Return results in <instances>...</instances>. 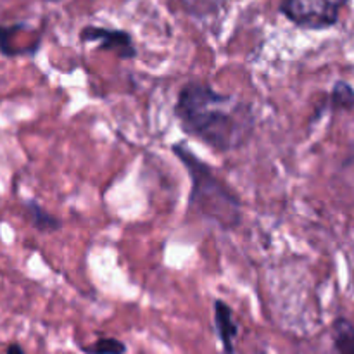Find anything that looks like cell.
Instances as JSON below:
<instances>
[{"label": "cell", "mask_w": 354, "mask_h": 354, "mask_svg": "<svg viewBox=\"0 0 354 354\" xmlns=\"http://www.w3.org/2000/svg\"><path fill=\"white\" fill-rule=\"evenodd\" d=\"M171 149L173 154L185 166L192 182L190 206L223 230H235L242 223V203L237 194L211 169V166L187 149L183 142L173 144Z\"/></svg>", "instance_id": "obj_2"}, {"label": "cell", "mask_w": 354, "mask_h": 354, "mask_svg": "<svg viewBox=\"0 0 354 354\" xmlns=\"http://www.w3.org/2000/svg\"><path fill=\"white\" fill-rule=\"evenodd\" d=\"M214 325L225 354H235V339L239 335V325L234 318V311L225 301H214Z\"/></svg>", "instance_id": "obj_5"}, {"label": "cell", "mask_w": 354, "mask_h": 354, "mask_svg": "<svg viewBox=\"0 0 354 354\" xmlns=\"http://www.w3.org/2000/svg\"><path fill=\"white\" fill-rule=\"evenodd\" d=\"M175 116L187 135L216 152H230L248 144L256 127L248 102L216 92L204 82H189L180 90Z\"/></svg>", "instance_id": "obj_1"}, {"label": "cell", "mask_w": 354, "mask_h": 354, "mask_svg": "<svg viewBox=\"0 0 354 354\" xmlns=\"http://www.w3.org/2000/svg\"><path fill=\"white\" fill-rule=\"evenodd\" d=\"M6 354H26V353H24V349L21 348V346L17 344V342H12V344L7 346Z\"/></svg>", "instance_id": "obj_10"}, {"label": "cell", "mask_w": 354, "mask_h": 354, "mask_svg": "<svg viewBox=\"0 0 354 354\" xmlns=\"http://www.w3.org/2000/svg\"><path fill=\"white\" fill-rule=\"evenodd\" d=\"M82 41H99V50H107L116 54L120 59L137 57V47L133 38L124 30H109L100 26H85L80 31Z\"/></svg>", "instance_id": "obj_4"}, {"label": "cell", "mask_w": 354, "mask_h": 354, "mask_svg": "<svg viewBox=\"0 0 354 354\" xmlns=\"http://www.w3.org/2000/svg\"><path fill=\"white\" fill-rule=\"evenodd\" d=\"M332 102H334V106L339 107H351L354 104V92L351 86L342 82L337 83L334 93H332Z\"/></svg>", "instance_id": "obj_9"}, {"label": "cell", "mask_w": 354, "mask_h": 354, "mask_svg": "<svg viewBox=\"0 0 354 354\" xmlns=\"http://www.w3.org/2000/svg\"><path fill=\"white\" fill-rule=\"evenodd\" d=\"M348 0H283V16L306 30H325L339 21L341 9Z\"/></svg>", "instance_id": "obj_3"}, {"label": "cell", "mask_w": 354, "mask_h": 354, "mask_svg": "<svg viewBox=\"0 0 354 354\" xmlns=\"http://www.w3.org/2000/svg\"><path fill=\"white\" fill-rule=\"evenodd\" d=\"M24 209H26L28 218H30L31 225L37 228L41 234H48V232H57L62 227L61 221L54 216V214L47 213L44 207L35 201H26L24 203Z\"/></svg>", "instance_id": "obj_6"}, {"label": "cell", "mask_w": 354, "mask_h": 354, "mask_svg": "<svg viewBox=\"0 0 354 354\" xmlns=\"http://www.w3.org/2000/svg\"><path fill=\"white\" fill-rule=\"evenodd\" d=\"M48 2H59V0H48Z\"/></svg>", "instance_id": "obj_11"}, {"label": "cell", "mask_w": 354, "mask_h": 354, "mask_svg": "<svg viewBox=\"0 0 354 354\" xmlns=\"http://www.w3.org/2000/svg\"><path fill=\"white\" fill-rule=\"evenodd\" d=\"M80 349L85 354H124L127 353V344L120 339L100 337L90 346H82Z\"/></svg>", "instance_id": "obj_8"}, {"label": "cell", "mask_w": 354, "mask_h": 354, "mask_svg": "<svg viewBox=\"0 0 354 354\" xmlns=\"http://www.w3.org/2000/svg\"><path fill=\"white\" fill-rule=\"evenodd\" d=\"M332 339L337 354H354V325L351 322L339 318L332 328Z\"/></svg>", "instance_id": "obj_7"}]
</instances>
